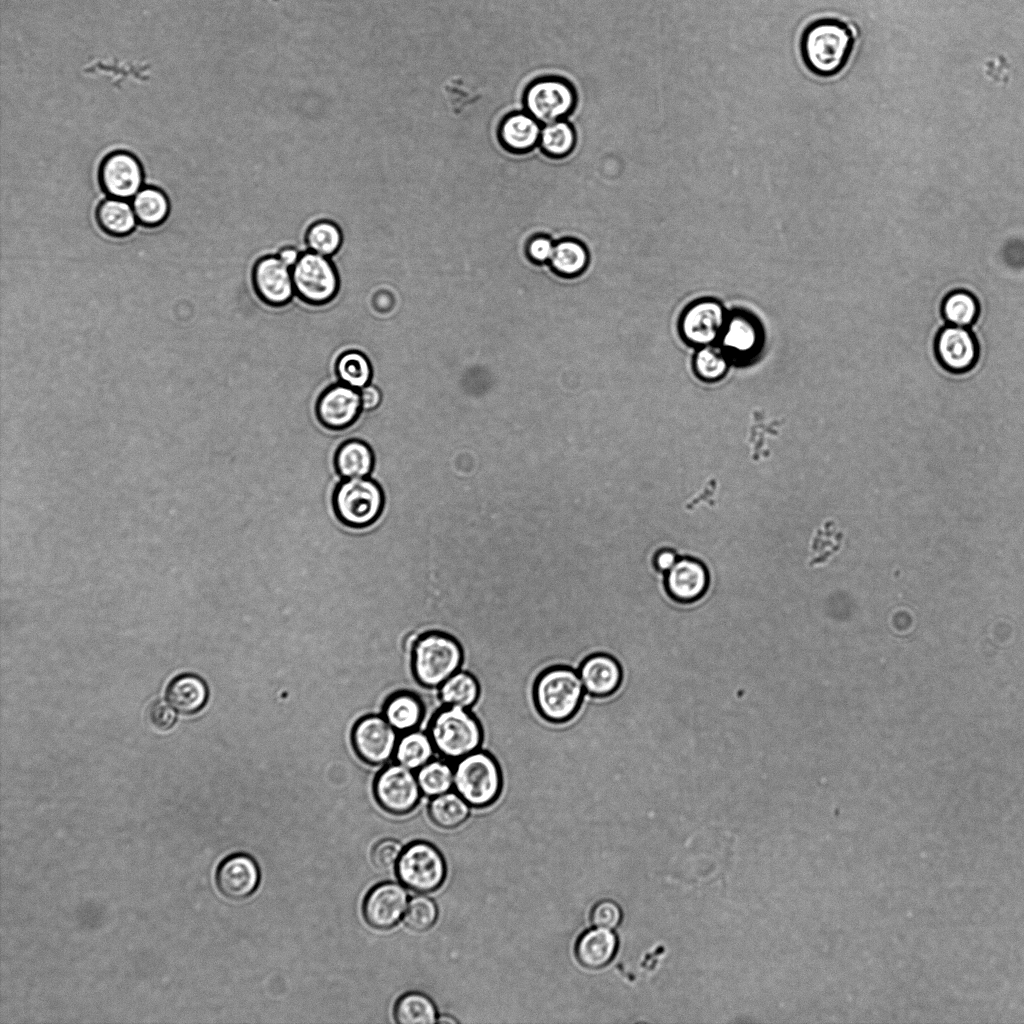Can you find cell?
Instances as JSON below:
<instances>
[{
    "label": "cell",
    "instance_id": "d6a6232c",
    "mask_svg": "<svg viewBox=\"0 0 1024 1024\" xmlns=\"http://www.w3.org/2000/svg\"><path fill=\"white\" fill-rule=\"evenodd\" d=\"M549 262L558 275L575 277L585 270L588 264V253L579 241L565 239L555 244Z\"/></svg>",
    "mask_w": 1024,
    "mask_h": 1024
},
{
    "label": "cell",
    "instance_id": "8fae6325",
    "mask_svg": "<svg viewBox=\"0 0 1024 1024\" xmlns=\"http://www.w3.org/2000/svg\"><path fill=\"white\" fill-rule=\"evenodd\" d=\"M396 729L385 717L369 715L355 724L352 732L353 746L366 762L378 765L388 761L397 746Z\"/></svg>",
    "mask_w": 1024,
    "mask_h": 1024
},
{
    "label": "cell",
    "instance_id": "d590c367",
    "mask_svg": "<svg viewBox=\"0 0 1024 1024\" xmlns=\"http://www.w3.org/2000/svg\"><path fill=\"white\" fill-rule=\"evenodd\" d=\"M942 314L950 325L968 327L978 317L979 304L971 293L956 290L945 297L942 303Z\"/></svg>",
    "mask_w": 1024,
    "mask_h": 1024
},
{
    "label": "cell",
    "instance_id": "c3c4849f",
    "mask_svg": "<svg viewBox=\"0 0 1024 1024\" xmlns=\"http://www.w3.org/2000/svg\"><path fill=\"white\" fill-rule=\"evenodd\" d=\"M300 255L298 250L291 246L282 248L277 254L278 258L289 267H293L296 264Z\"/></svg>",
    "mask_w": 1024,
    "mask_h": 1024
},
{
    "label": "cell",
    "instance_id": "ac0fdd59",
    "mask_svg": "<svg viewBox=\"0 0 1024 1024\" xmlns=\"http://www.w3.org/2000/svg\"><path fill=\"white\" fill-rule=\"evenodd\" d=\"M259 881V867L248 854H232L217 868V887L225 897L232 900H242L253 894Z\"/></svg>",
    "mask_w": 1024,
    "mask_h": 1024
},
{
    "label": "cell",
    "instance_id": "74e56055",
    "mask_svg": "<svg viewBox=\"0 0 1024 1024\" xmlns=\"http://www.w3.org/2000/svg\"><path fill=\"white\" fill-rule=\"evenodd\" d=\"M342 239L340 228L328 220L313 223L306 233V244L310 251L325 257L332 256L339 250Z\"/></svg>",
    "mask_w": 1024,
    "mask_h": 1024
},
{
    "label": "cell",
    "instance_id": "f35d334b",
    "mask_svg": "<svg viewBox=\"0 0 1024 1024\" xmlns=\"http://www.w3.org/2000/svg\"><path fill=\"white\" fill-rule=\"evenodd\" d=\"M443 94L452 114L462 115L481 98V94L461 77H451L443 85Z\"/></svg>",
    "mask_w": 1024,
    "mask_h": 1024
},
{
    "label": "cell",
    "instance_id": "277c9868",
    "mask_svg": "<svg viewBox=\"0 0 1024 1024\" xmlns=\"http://www.w3.org/2000/svg\"><path fill=\"white\" fill-rule=\"evenodd\" d=\"M454 790L473 808H486L498 799L502 778L496 760L476 750L454 762Z\"/></svg>",
    "mask_w": 1024,
    "mask_h": 1024
},
{
    "label": "cell",
    "instance_id": "44dd1931",
    "mask_svg": "<svg viewBox=\"0 0 1024 1024\" xmlns=\"http://www.w3.org/2000/svg\"><path fill=\"white\" fill-rule=\"evenodd\" d=\"M617 937L611 929L595 927L585 931L578 939L575 954L578 962L588 969L607 965L617 950Z\"/></svg>",
    "mask_w": 1024,
    "mask_h": 1024
},
{
    "label": "cell",
    "instance_id": "f546056e",
    "mask_svg": "<svg viewBox=\"0 0 1024 1024\" xmlns=\"http://www.w3.org/2000/svg\"><path fill=\"white\" fill-rule=\"evenodd\" d=\"M479 684L467 671L458 670L438 688L439 698L444 706H459L468 709L477 701Z\"/></svg>",
    "mask_w": 1024,
    "mask_h": 1024
},
{
    "label": "cell",
    "instance_id": "d6986e66",
    "mask_svg": "<svg viewBox=\"0 0 1024 1024\" xmlns=\"http://www.w3.org/2000/svg\"><path fill=\"white\" fill-rule=\"evenodd\" d=\"M665 589L676 603L689 605L707 592L709 575L705 565L694 558H682L667 571Z\"/></svg>",
    "mask_w": 1024,
    "mask_h": 1024
},
{
    "label": "cell",
    "instance_id": "603a6c76",
    "mask_svg": "<svg viewBox=\"0 0 1024 1024\" xmlns=\"http://www.w3.org/2000/svg\"><path fill=\"white\" fill-rule=\"evenodd\" d=\"M166 698L176 711L190 715L203 708L208 698V689L200 677L182 674L169 683Z\"/></svg>",
    "mask_w": 1024,
    "mask_h": 1024
},
{
    "label": "cell",
    "instance_id": "ba28073f",
    "mask_svg": "<svg viewBox=\"0 0 1024 1024\" xmlns=\"http://www.w3.org/2000/svg\"><path fill=\"white\" fill-rule=\"evenodd\" d=\"M292 277L297 296L311 305L328 303L339 289V277L333 263L328 257L312 251L301 253L292 267Z\"/></svg>",
    "mask_w": 1024,
    "mask_h": 1024
},
{
    "label": "cell",
    "instance_id": "cb8c5ba5",
    "mask_svg": "<svg viewBox=\"0 0 1024 1024\" xmlns=\"http://www.w3.org/2000/svg\"><path fill=\"white\" fill-rule=\"evenodd\" d=\"M384 717L397 731H410L423 721L425 708L420 696L413 692H399L385 703Z\"/></svg>",
    "mask_w": 1024,
    "mask_h": 1024
},
{
    "label": "cell",
    "instance_id": "4316f807",
    "mask_svg": "<svg viewBox=\"0 0 1024 1024\" xmlns=\"http://www.w3.org/2000/svg\"><path fill=\"white\" fill-rule=\"evenodd\" d=\"M470 805L454 790L432 797L428 805L431 821L443 829H454L470 815Z\"/></svg>",
    "mask_w": 1024,
    "mask_h": 1024
},
{
    "label": "cell",
    "instance_id": "836d02e7",
    "mask_svg": "<svg viewBox=\"0 0 1024 1024\" xmlns=\"http://www.w3.org/2000/svg\"><path fill=\"white\" fill-rule=\"evenodd\" d=\"M132 207L137 220L146 226L160 224L169 211L166 195L154 187L140 189L133 198Z\"/></svg>",
    "mask_w": 1024,
    "mask_h": 1024
},
{
    "label": "cell",
    "instance_id": "7a4b0ae2",
    "mask_svg": "<svg viewBox=\"0 0 1024 1024\" xmlns=\"http://www.w3.org/2000/svg\"><path fill=\"white\" fill-rule=\"evenodd\" d=\"M462 659V648L456 639L439 631L422 633L411 650L414 677L425 688H439L460 670Z\"/></svg>",
    "mask_w": 1024,
    "mask_h": 1024
},
{
    "label": "cell",
    "instance_id": "7402d4cb",
    "mask_svg": "<svg viewBox=\"0 0 1024 1024\" xmlns=\"http://www.w3.org/2000/svg\"><path fill=\"white\" fill-rule=\"evenodd\" d=\"M540 123L529 113L507 115L499 126V139L504 148L514 153H525L539 143Z\"/></svg>",
    "mask_w": 1024,
    "mask_h": 1024
},
{
    "label": "cell",
    "instance_id": "bcb514c9",
    "mask_svg": "<svg viewBox=\"0 0 1024 1024\" xmlns=\"http://www.w3.org/2000/svg\"><path fill=\"white\" fill-rule=\"evenodd\" d=\"M362 409H375L381 402V393L376 386L366 385L360 389Z\"/></svg>",
    "mask_w": 1024,
    "mask_h": 1024
},
{
    "label": "cell",
    "instance_id": "484cf974",
    "mask_svg": "<svg viewBox=\"0 0 1024 1024\" xmlns=\"http://www.w3.org/2000/svg\"><path fill=\"white\" fill-rule=\"evenodd\" d=\"M435 751L428 732L410 730L399 739L394 756L399 764L417 771L434 758Z\"/></svg>",
    "mask_w": 1024,
    "mask_h": 1024
},
{
    "label": "cell",
    "instance_id": "7bdbcfd3",
    "mask_svg": "<svg viewBox=\"0 0 1024 1024\" xmlns=\"http://www.w3.org/2000/svg\"><path fill=\"white\" fill-rule=\"evenodd\" d=\"M621 916V910L615 902L603 900L593 907L590 919L595 927L613 929L620 923Z\"/></svg>",
    "mask_w": 1024,
    "mask_h": 1024
},
{
    "label": "cell",
    "instance_id": "30bf717a",
    "mask_svg": "<svg viewBox=\"0 0 1024 1024\" xmlns=\"http://www.w3.org/2000/svg\"><path fill=\"white\" fill-rule=\"evenodd\" d=\"M421 793L416 774L398 762L382 769L374 783L376 801L394 815L411 812L419 803Z\"/></svg>",
    "mask_w": 1024,
    "mask_h": 1024
},
{
    "label": "cell",
    "instance_id": "52a82bcc",
    "mask_svg": "<svg viewBox=\"0 0 1024 1024\" xmlns=\"http://www.w3.org/2000/svg\"><path fill=\"white\" fill-rule=\"evenodd\" d=\"M401 884L418 893H430L441 887L446 863L440 851L425 841H416L403 849L396 865Z\"/></svg>",
    "mask_w": 1024,
    "mask_h": 1024
},
{
    "label": "cell",
    "instance_id": "9c48e42d",
    "mask_svg": "<svg viewBox=\"0 0 1024 1024\" xmlns=\"http://www.w3.org/2000/svg\"><path fill=\"white\" fill-rule=\"evenodd\" d=\"M576 94L572 85L558 77H544L532 82L524 94L527 113L539 123L563 120L574 109Z\"/></svg>",
    "mask_w": 1024,
    "mask_h": 1024
},
{
    "label": "cell",
    "instance_id": "ab89813d",
    "mask_svg": "<svg viewBox=\"0 0 1024 1024\" xmlns=\"http://www.w3.org/2000/svg\"><path fill=\"white\" fill-rule=\"evenodd\" d=\"M437 917L438 909L435 902L425 895H416L408 902L404 922L410 929L422 932L430 929Z\"/></svg>",
    "mask_w": 1024,
    "mask_h": 1024
},
{
    "label": "cell",
    "instance_id": "f6af8a7d",
    "mask_svg": "<svg viewBox=\"0 0 1024 1024\" xmlns=\"http://www.w3.org/2000/svg\"><path fill=\"white\" fill-rule=\"evenodd\" d=\"M554 246L552 240L544 235H539L531 239L527 247V253L529 258L536 263H544L550 261Z\"/></svg>",
    "mask_w": 1024,
    "mask_h": 1024
},
{
    "label": "cell",
    "instance_id": "4fadbf2b",
    "mask_svg": "<svg viewBox=\"0 0 1024 1024\" xmlns=\"http://www.w3.org/2000/svg\"><path fill=\"white\" fill-rule=\"evenodd\" d=\"M408 906V894L403 885L383 882L374 886L363 902V916L373 928L387 930L394 927L404 916Z\"/></svg>",
    "mask_w": 1024,
    "mask_h": 1024
},
{
    "label": "cell",
    "instance_id": "681fc988",
    "mask_svg": "<svg viewBox=\"0 0 1024 1024\" xmlns=\"http://www.w3.org/2000/svg\"><path fill=\"white\" fill-rule=\"evenodd\" d=\"M437 1022H439V1023H455V1022H457V1020L452 1018V1017H449L447 1015H443L441 1017H438Z\"/></svg>",
    "mask_w": 1024,
    "mask_h": 1024
},
{
    "label": "cell",
    "instance_id": "f1b7e54d",
    "mask_svg": "<svg viewBox=\"0 0 1024 1024\" xmlns=\"http://www.w3.org/2000/svg\"><path fill=\"white\" fill-rule=\"evenodd\" d=\"M96 215L100 227L113 236L129 234L134 229L137 219L132 205L118 198L102 201Z\"/></svg>",
    "mask_w": 1024,
    "mask_h": 1024
},
{
    "label": "cell",
    "instance_id": "2e32d148",
    "mask_svg": "<svg viewBox=\"0 0 1024 1024\" xmlns=\"http://www.w3.org/2000/svg\"><path fill=\"white\" fill-rule=\"evenodd\" d=\"M727 318L720 303L705 299L692 304L681 319V333L692 344L710 345L721 337Z\"/></svg>",
    "mask_w": 1024,
    "mask_h": 1024
},
{
    "label": "cell",
    "instance_id": "b9f144b4",
    "mask_svg": "<svg viewBox=\"0 0 1024 1024\" xmlns=\"http://www.w3.org/2000/svg\"><path fill=\"white\" fill-rule=\"evenodd\" d=\"M403 851L402 845L395 839L378 841L371 851V861L380 871H389L396 867Z\"/></svg>",
    "mask_w": 1024,
    "mask_h": 1024
},
{
    "label": "cell",
    "instance_id": "60d3db41",
    "mask_svg": "<svg viewBox=\"0 0 1024 1024\" xmlns=\"http://www.w3.org/2000/svg\"><path fill=\"white\" fill-rule=\"evenodd\" d=\"M694 367L701 379L716 381L725 374L728 362L722 350L707 345L697 352Z\"/></svg>",
    "mask_w": 1024,
    "mask_h": 1024
},
{
    "label": "cell",
    "instance_id": "ffe728a7",
    "mask_svg": "<svg viewBox=\"0 0 1024 1024\" xmlns=\"http://www.w3.org/2000/svg\"><path fill=\"white\" fill-rule=\"evenodd\" d=\"M585 692L595 697H608L622 686L624 672L620 662L607 653L587 657L578 670Z\"/></svg>",
    "mask_w": 1024,
    "mask_h": 1024
},
{
    "label": "cell",
    "instance_id": "4dcf8cb0",
    "mask_svg": "<svg viewBox=\"0 0 1024 1024\" xmlns=\"http://www.w3.org/2000/svg\"><path fill=\"white\" fill-rule=\"evenodd\" d=\"M394 1018L399 1024H432L438 1019L433 1001L420 992L402 995L394 1007Z\"/></svg>",
    "mask_w": 1024,
    "mask_h": 1024
},
{
    "label": "cell",
    "instance_id": "7c38bea8",
    "mask_svg": "<svg viewBox=\"0 0 1024 1024\" xmlns=\"http://www.w3.org/2000/svg\"><path fill=\"white\" fill-rule=\"evenodd\" d=\"M143 170L138 159L126 151L107 155L99 168L102 189L112 198L128 199L140 190Z\"/></svg>",
    "mask_w": 1024,
    "mask_h": 1024
},
{
    "label": "cell",
    "instance_id": "ee69618b",
    "mask_svg": "<svg viewBox=\"0 0 1024 1024\" xmlns=\"http://www.w3.org/2000/svg\"><path fill=\"white\" fill-rule=\"evenodd\" d=\"M148 718L155 728L166 731L175 724L176 713L164 701H155L148 709Z\"/></svg>",
    "mask_w": 1024,
    "mask_h": 1024
},
{
    "label": "cell",
    "instance_id": "9a60e30c",
    "mask_svg": "<svg viewBox=\"0 0 1024 1024\" xmlns=\"http://www.w3.org/2000/svg\"><path fill=\"white\" fill-rule=\"evenodd\" d=\"M935 353L946 370L963 373L976 364L979 349L974 335L966 327L949 324L936 337Z\"/></svg>",
    "mask_w": 1024,
    "mask_h": 1024
},
{
    "label": "cell",
    "instance_id": "e0dca14e",
    "mask_svg": "<svg viewBox=\"0 0 1024 1024\" xmlns=\"http://www.w3.org/2000/svg\"><path fill=\"white\" fill-rule=\"evenodd\" d=\"M361 409L360 391L343 383L327 388L316 406L319 421L331 430H342L352 425Z\"/></svg>",
    "mask_w": 1024,
    "mask_h": 1024
},
{
    "label": "cell",
    "instance_id": "83f0119b",
    "mask_svg": "<svg viewBox=\"0 0 1024 1024\" xmlns=\"http://www.w3.org/2000/svg\"><path fill=\"white\" fill-rule=\"evenodd\" d=\"M722 346L733 354L752 353L759 343V330L753 319L736 314L727 319L721 335Z\"/></svg>",
    "mask_w": 1024,
    "mask_h": 1024
},
{
    "label": "cell",
    "instance_id": "5b68a950",
    "mask_svg": "<svg viewBox=\"0 0 1024 1024\" xmlns=\"http://www.w3.org/2000/svg\"><path fill=\"white\" fill-rule=\"evenodd\" d=\"M584 694L578 671L567 666L545 670L534 686V699L539 712L554 722L570 719L578 710Z\"/></svg>",
    "mask_w": 1024,
    "mask_h": 1024
},
{
    "label": "cell",
    "instance_id": "8d00e7d4",
    "mask_svg": "<svg viewBox=\"0 0 1024 1024\" xmlns=\"http://www.w3.org/2000/svg\"><path fill=\"white\" fill-rule=\"evenodd\" d=\"M341 383L361 389L368 385L372 368L368 358L358 351H348L339 356L335 366Z\"/></svg>",
    "mask_w": 1024,
    "mask_h": 1024
},
{
    "label": "cell",
    "instance_id": "d4e9b609",
    "mask_svg": "<svg viewBox=\"0 0 1024 1024\" xmlns=\"http://www.w3.org/2000/svg\"><path fill=\"white\" fill-rule=\"evenodd\" d=\"M373 464L372 450L365 442L357 439L344 442L335 455V467L343 479L367 477Z\"/></svg>",
    "mask_w": 1024,
    "mask_h": 1024
},
{
    "label": "cell",
    "instance_id": "7dc6e473",
    "mask_svg": "<svg viewBox=\"0 0 1024 1024\" xmlns=\"http://www.w3.org/2000/svg\"><path fill=\"white\" fill-rule=\"evenodd\" d=\"M676 561L675 553L669 549L661 550L655 556V566L660 571H668Z\"/></svg>",
    "mask_w": 1024,
    "mask_h": 1024
},
{
    "label": "cell",
    "instance_id": "e575fe53",
    "mask_svg": "<svg viewBox=\"0 0 1024 1024\" xmlns=\"http://www.w3.org/2000/svg\"><path fill=\"white\" fill-rule=\"evenodd\" d=\"M576 143L573 127L564 120L545 124L541 129L539 144L550 157L562 158L569 155Z\"/></svg>",
    "mask_w": 1024,
    "mask_h": 1024
},
{
    "label": "cell",
    "instance_id": "3957f363",
    "mask_svg": "<svg viewBox=\"0 0 1024 1024\" xmlns=\"http://www.w3.org/2000/svg\"><path fill=\"white\" fill-rule=\"evenodd\" d=\"M427 732L439 756L453 762L478 750L482 742L480 723L468 709L459 706L439 709Z\"/></svg>",
    "mask_w": 1024,
    "mask_h": 1024
},
{
    "label": "cell",
    "instance_id": "6da1fadb",
    "mask_svg": "<svg viewBox=\"0 0 1024 1024\" xmlns=\"http://www.w3.org/2000/svg\"><path fill=\"white\" fill-rule=\"evenodd\" d=\"M858 38V27L852 22L839 18L816 19L801 33L802 61L815 76H836L849 63Z\"/></svg>",
    "mask_w": 1024,
    "mask_h": 1024
},
{
    "label": "cell",
    "instance_id": "8992f818",
    "mask_svg": "<svg viewBox=\"0 0 1024 1024\" xmlns=\"http://www.w3.org/2000/svg\"><path fill=\"white\" fill-rule=\"evenodd\" d=\"M333 506L337 517L346 526L364 528L380 516L384 494L372 479H343L335 489Z\"/></svg>",
    "mask_w": 1024,
    "mask_h": 1024
},
{
    "label": "cell",
    "instance_id": "5bb4252c",
    "mask_svg": "<svg viewBox=\"0 0 1024 1024\" xmlns=\"http://www.w3.org/2000/svg\"><path fill=\"white\" fill-rule=\"evenodd\" d=\"M252 282L258 297L268 305L287 304L295 293L292 269L278 256H265L254 265Z\"/></svg>",
    "mask_w": 1024,
    "mask_h": 1024
},
{
    "label": "cell",
    "instance_id": "1f68e13d",
    "mask_svg": "<svg viewBox=\"0 0 1024 1024\" xmlns=\"http://www.w3.org/2000/svg\"><path fill=\"white\" fill-rule=\"evenodd\" d=\"M422 794L434 797L453 788L454 768L449 760L433 758L416 771Z\"/></svg>",
    "mask_w": 1024,
    "mask_h": 1024
}]
</instances>
